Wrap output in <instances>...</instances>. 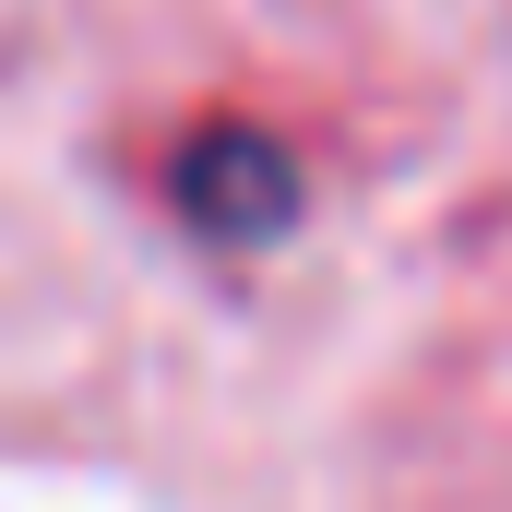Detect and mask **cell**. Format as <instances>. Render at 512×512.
Returning <instances> with one entry per match:
<instances>
[{
  "label": "cell",
  "mask_w": 512,
  "mask_h": 512,
  "mask_svg": "<svg viewBox=\"0 0 512 512\" xmlns=\"http://www.w3.org/2000/svg\"><path fill=\"white\" fill-rule=\"evenodd\" d=\"M179 203H191V227H215V239H274V227L298 215V167H286L262 131H203V143L179 155Z\"/></svg>",
  "instance_id": "obj_1"
}]
</instances>
